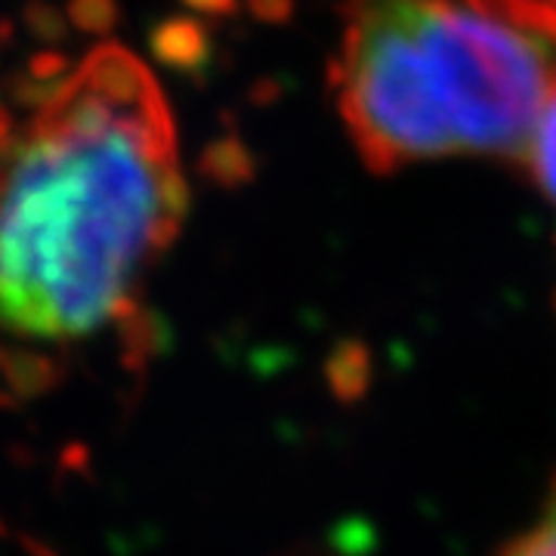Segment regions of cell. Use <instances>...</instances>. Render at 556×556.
Returning a JSON list of instances; mask_svg holds the SVG:
<instances>
[{"instance_id": "3", "label": "cell", "mask_w": 556, "mask_h": 556, "mask_svg": "<svg viewBox=\"0 0 556 556\" xmlns=\"http://www.w3.org/2000/svg\"><path fill=\"white\" fill-rule=\"evenodd\" d=\"M519 161H526L532 182L556 204V90L544 102L535 127L519 152Z\"/></svg>"}, {"instance_id": "11", "label": "cell", "mask_w": 556, "mask_h": 556, "mask_svg": "<svg viewBox=\"0 0 556 556\" xmlns=\"http://www.w3.org/2000/svg\"><path fill=\"white\" fill-rule=\"evenodd\" d=\"M251 7H254V13L263 16V20H276V16H281V10H285V0H251Z\"/></svg>"}, {"instance_id": "9", "label": "cell", "mask_w": 556, "mask_h": 556, "mask_svg": "<svg viewBox=\"0 0 556 556\" xmlns=\"http://www.w3.org/2000/svg\"><path fill=\"white\" fill-rule=\"evenodd\" d=\"M28 22H31V28L38 31V38H60L62 28H65V22H62L60 10H53V7H38V10H31L28 13Z\"/></svg>"}, {"instance_id": "1", "label": "cell", "mask_w": 556, "mask_h": 556, "mask_svg": "<svg viewBox=\"0 0 556 556\" xmlns=\"http://www.w3.org/2000/svg\"><path fill=\"white\" fill-rule=\"evenodd\" d=\"M186 207L159 84L134 53L102 43L20 142L0 146V331L75 340L121 321Z\"/></svg>"}, {"instance_id": "12", "label": "cell", "mask_w": 556, "mask_h": 556, "mask_svg": "<svg viewBox=\"0 0 556 556\" xmlns=\"http://www.w3.org/2000/svg\"><path fill=\"white\" fill-rule=\"evenodd\" d=\"M10 137H13V118H10V112H3V109H0V146H3Z\"/></svg>"}, {"instance_id": "5", "label": "cell", "mask_w": 556, "mask_h": 556, "mask_svg": "<svg viewBox=\"0 0 556 556\" xmlns=\"http://www.w3.org/2000/svg\"><path fill=\"white\" fill-rule=\"evenodd\" d=\"M0 371L22 396H38L60 380V368L50 358L13 346H0Z\"/></svg>"}, {"instance_id": "2", "label": "cell", "mask_w": 556, "mask_h": 556, "mask_svg": "<svg viewBox=\"0 0 556 556\" xmlns=\"http://www.w3.org/2000/svg\"><path fill=\"white\" fill-rule=\"evenodd\" d=\"M340 115L368 167L519 159L556 90L547 0H356L334 65Z\"/></svg>"}, {"instance_id": "10", "label": "cell", "mask_w": 556, "mask_h": 556, "mask_svg": "<svg viewBox=\"0 0 556 556\" xmlns=\"http://www.w3.org/2000/svg\"><path fill=\"white\" fill-rule=\"evenodd\" d=\"M192 10H199V13H232V7H236V0H186Z\"/></svg>"}, {"instance_id": "8", "label": "cell", "mask_w": 556, "mask_h": 556, "mask_svg": "<svg viewBox=\"0 0 556 556\" xmlns=\"http://www.w3.org/2000/svg\"><path fill=\"white\" fill-rule=\"evenodd\" d=\"M68 20L80 31L109 35L118 22V7L115 0H68Z\"/></svg>"}, {"instance_id": "6", "label": "cell", "mask_w": 556, "mask_h": 556, "mask_svg": "<svg viewBox=\"0 0 556 556\" xmlns=\"http://www.w3.org/2000/svg\"><path fill=\"white\" fill-rule=\"evenodd\" d=\"M201 174L219 186H241L254 177V159L239 137H223L204 149Z\"/></svg>"}, {"instance_id": "7", "label": "cell", "mask_w": 556, "mask_h": 556, "mask_svg": "<svg viewBox=\"0 0 556 556\" xmlns=\"http://www.w3.org/2000/svg\"><path fill=\"white\" fill-rule=\"evenodd\" d=\"M501 556H556V482L529 529H522Z\"/></svg>"}, {"instance_id": "4", "label": "cell", "mask_w": 556, "mask_h": 556, "mask_svg": "<svg viewBox=\"0 0 556 556\" xmlns=\"http://www.w3.org/2000/svg\"><path fill=\"white\" fill-rule=\"evenodd\" d=\"M152 50L161 62L174 65V68H192L211 56V43H207V31L201 28L195 20H177L161 22L152 38Z\"/></svg>"}]
</instances>
